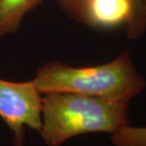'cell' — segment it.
<instances>
[{
    "label": "cell",
    "instance_id": "1",
    "mask_svg": "<svg viewBox=\"0 0 146 146\" xmlns=\"http://www.w3.org/2000/svg\"><path fill=\"white\" fill-rule=\"evenodd\" d=\"M32 82L41 95L72 93L127 103L146 87L127 51L109 63L93 67L77 68L51 61L38 68Z\"/></svg>",
    "mask_w": 146,
    "mask_h": 146
},
{
    "label": "cell",
    "instance_id": "2",
    "mask_svg": "<svg viewBox=\"0 0 146 146\" xmlns=\"http://www.w3.org/2000/svg\"><path fill=\"white\" fill-rule=\"evenodd\" d=\"M128 124L127 102L72 93L42 95V126L38 132L48 146H60L86 133L113 134Z\"/></svg>",
    "mask_w": 146,
    "mask_h": 146
},
{
    "label": "cell",
    "instance_id": "3",
    "mask_svg": "<svg viewBox=\"0 0 146 146\" xmlns=\"http://www.w3.org/2000/svg\"><path fill=\"white\" fill-rule=\"evenodd\" d=\"M0 118L11 131L15 146H23L25 126L40 131L42 95L32 80L14 82L0 79Z\"/></svg>",
    "mask_w": 146,
    "mask_h": 146
},
{
    "label": "cell",
    "instance_id": "4",
    "mask_svg": "<svg viewBox=\"0 0 146 146\" xmlns=\"http://www.w3.org/2000/svg\"><path fill=\"white\" fill-rule=\"evenodd\" d=\"M131 11V0H86L81 22L92 28L111 29L125 25Z\"/></svg>",
    "mask_w": 146,
    "mask_h": 146
},
{
    "label": "cell",
    "instance_id": "5",
    "mask_svg": "<svg viewBox=\"0 0 146 146\" xmlns=\"http://www.w3.org/2000/svg\"><path fill=\"white\" fill-rule=\"evenodd\" d=\"M43 0H0V39L16 33L27 13Z\"/></svg>",
    "mask_w": 146,
    "mask_h": 146
},
{
    "label": "cell",
    "instance_id": "6",
    "mask_svg": "<svg viewBox=\"0 0 146 146\" xmlns=\"http://www.w3.org/2000/svg\"><path fill=\"white\" fill-rule=\"evenodd\" d=\"M131 11L126 23V35L130 41H136L146 33V0H131Z\"/></svg>",
    "mask_w": 146,
    "mask_h": 146
},
{
    "label": "cell",
    "instance_id": "7",
    "mask_svg": "<svg viewBox=\"0 0 146 146\" xmlns=\"http://www.w3.org/2000/svg\"><path fill=\"white\" fill-rule=\"evenodd\" d=\"M110 139L115 146H146V127L123 126Z\"/></svg>",
    "mask_w": 146,
    "mask_h": 146
},
{
    "label": "cell",
    "instance_id": "8",
    "mask_svg": "<svg viewBox=\"0 0 146 146\" xmlns=\"http://www.w3.org/2000/svg\"><path fill=\"white\" fill-rule=\"evenodd\" d=\"M63 10L73 19L81 22L82 12L86 0H57Z\"/></svg>",
    "mask_w": 146,
    "mask_h": 146
}]
</instances>
